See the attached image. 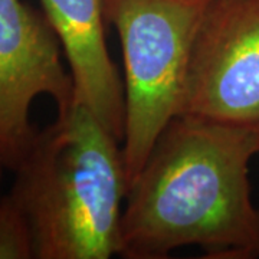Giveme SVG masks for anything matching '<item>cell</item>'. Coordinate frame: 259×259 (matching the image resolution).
<instances>
[{"label": "cell", "mask_w": 259, "mask_h": 259, "mask_svg": "<svg viewBox=\"0 0 259 259\" xmlns=\"http://www.w3.org/2000/svg\"><path fill=\"white\" fill-rule=\"evenodd\" d=\"M258 153L259 127L176 115L127 190L118 255L163 259L200 246L206 258L259 256V209L249 185Z\"/></svg>", "instance_id": "cell-1"}, {"label": "cell", "mask_w": 259, "mask_h": 259, "mask_svg": "<svg viewBox=\"0 0 259 259\" xmlns=\"http://www.w3.org/2000/svg\"><path fill=\"white\" fill-rule=\"evenodd\" d=\"M90 110L72 105L37 131L10 194L28 216L36 259L118 255L124 153Z\"/></svg>", "instance_id": "cell-2"}, {"label": "cell", "mask_w": 259, "mask_h": 259, "mask_svg": "<svg viewBox=\"0 0 259 259\" xmlns=\"http://www.w3.org/2000/svg\"><path fill=\"white\" fill-rule=\"evenodd\" d=\"M210 0H104L124 61V164L130 185L182 111L197 29Z\"/></svg>", "instance_id": "cell-3"}, {"label": "cell", "mask_w": 259, "mask_h": 259, "mask_svg": "<svg viewBox=\"0 0 259 259\" xmlns=\"http://www.w3.org/2000/svg\"><path fill=\"white\" fill-rule=\"evenodd\" d=\"M180 114L258 127L259 0L209 2L194 37Z\"/></svg>", "instance_id": "cell-4"}, {"label": "cell", "mask_w": 259, "mask_h": 259, "mask_svg": "<svg viewBox=\"0 0 259 259\" xmlns=\"http://www.w3.org/2000/svg\"><path fill=\"white\" fill-rule=\"evenodd\" d=\"M48 95L58 114L74 105V82L45 13L20 0H0V156L16 170L36 136L29 120L33 100Z\"/></svg>", "instance_id": "cell-5"}, {"label": "cell", "mask_w": 259, "mask_h": 259, "mask_svg": "<svg viewBox=\"0 0 259 259\" xmlns=\"http://www.w3.org/2000/svg\"><path fill=\"white\" fill-rule=\"evenodd\" d=\"M64 48L74 82V105H82L117 140H124V83L108 54L104 0H40Z\"/></svg>", "instance_id": "cell-6"}, {"label": "cell", "mask_w": 259, "mask_h": 259, "mask_svg": "<svg viewBox=\"0 0 259 259\" xmlns=\"http://www.w3.org/2000/svg\"><path fill=\"white\" fill-rule=\"evenodd\" d=\"M35 258L33 232L18 200L6 194L0 199V259Z\"/></svg>", "instance_id": "cell-7"}, {"label": "cell", "mask_w": 259, "mask_h": 259, "mask_svg": "<svg viewBox=\"0 0 259 259\" xmlns=\"http://www.w3.org/2000/svg\"><path fill=\"white\" fill-rule=\"evenodd\" d=\"M5 166V163H3V158L0 156V179H2V167ZM0 199H2V196H0Z\"/></svg>", "instance_id": "cell-8"}, {"label": "cell", "mask_w": 259, "mask_h": 259, "mask_svg": "<svg viewBox=\"0 0 259 259\" xmlns=\"http://www.w3.org/2000/svg\"><path fill=\"white\" fill-rule=\"evenodd\" d=\"M258 127H259V125H258Z\"/></svg>", "instance_id": "cell-9"}]
</instances>
